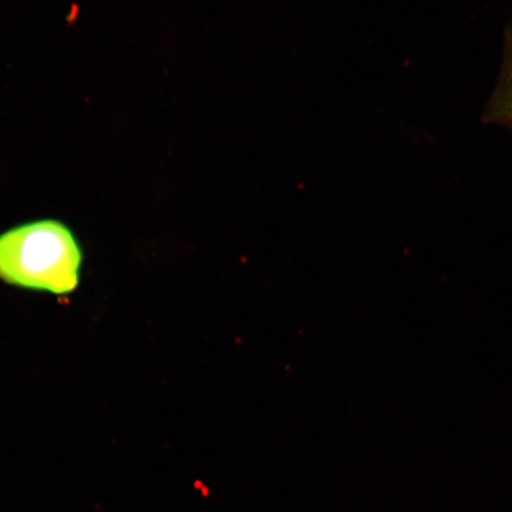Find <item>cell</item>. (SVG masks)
I'll return each instance as SVG.
<instances>
[{"mask_svg": "<svg viewBox=\"0 0 512 512\" xmlns=\"http://www.w3.org/2000/svg\"><path fill=\"white\" fill-rule=\"evenodd\" d=\"M82 252L72 230L36 221L0 235V279L30 290L68 294L80 281Z\"/></svg>", "mask_w": 512, "mask_h": 512, "instance_id": "1", "label": "cell"}, {"mask_svg": "<svg viewBox=\"0 0 512 512\" xmlns=\"http://www.w3.org/2000/svg\"><path fill=\"white\" fill-rule=\"evenodd\" d=\"M484 121L512 131V28L505 35L501 74L486 106Z\"/></svg>", "mask_w": 512, "mask_h": 512, "instance_id": "2", "label": "cell"}]
</instances>
